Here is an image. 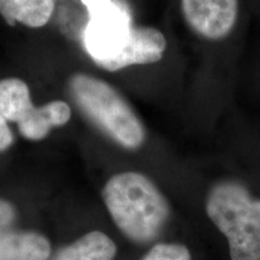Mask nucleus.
<instances>
[{
  "label": "nucleus",
  "mask_w": 260,
  "mask_h": 260,
  "mask_svg": "<svg viewBox=\"0 0 260 260\" xmlns=\"http://www.w3.org/2000/svg\"><path fill=\"white\" fill-rule=\"evenodd\" d=\"M142 260H191L189 249L180 243H158Z\"/></svg>",
  "instance_id": "10"
},
{
  "label": "nucleus",
  "mask_w": 260,
  "mask_h": 260,
  "mask_svg": "<svg viewBox=\"0 0 260 260\" xmlns=\"http://www.w3.org/2000/svg\"><path fill=\"white\" fill-rule=\"evenodd\" d=\"M184 21L207 40H222L232 32L239 15V0H181Z\"/></svg>",
  "instance_id": "6"
},
{
  "label": "nucleus",
  "mask_w": 260,
  "mask_h": 260,
  "mask_svg": "<svg viewBox=\"0 0 260 260\" xmlns=\"http://www.w3.org/2000/svg\"><path fill=\"white\" fill-rule=\"evenodd\" d=\"M14 141V136H12L11 130H10L6 119L0 113V152L8 149Z\"/></svg>",
  "instance_id": "12"
},
{
  "label": "nucleus",
  "mask_w": 260,
  "mask_h": 260,
  "mask_svg": "<svg viewBox=\"0 0 260 260\" xmlns=\"http://www.w3.org/2000/svg\"><path fill=\"white\" fill-rule=\"evenodd\" d=\"M50 241L32 232H5L0 235V260H47Z\"/></svg>",
  "instance_id": "7"
},
{
  "label": "nucleus",
  "mask_w": 260,
  "mask_h": 260,
  "mask_svg": "<svg viewBox=\"0 0 260 260\" xmlns=\"http://www.w3.org/2000/svg\"><path fill=\"white\" fill-rule=\"evenodd\" d=\"M206 213L226 237L232 260H260V199L236 181L211 188Z\"/></svg>",
  "instance_id": "3"
},
{
  "label": "nucleus",
  "mask_w": 260,
  "mask_h": 260,
  "mask_svg": "<svg viewBox=\"0 0 260 260\" xmlns=\"http://www.w3.org/2000/svg\"><path fill=\"white\" fill-rule=\"evenodd\" d=\"M0 113L6 121L16 122L19 133L28 140H42L53 126L69 122L71 110L67 103L54 100L35 107L27 83L19 79L0 81Z\"/></svg>",
  "instance_id": "5"
},
{
  "label": "nucleus",
  "mask_w": 260,
  "mask_h": 260,
  "mask_svg": "<svg viewBox=\"0 0 260 260\" xmlns=\"http://www.w3.org/2000/svg\"><path fill=\"white\" fill-rule=\"evenodd\" d=\"M116 243L106 234L90 232L59 251L54 260H113Z\"/></svg>",
  "instance_id": "9"
},
{
  "label": "nucleus",
  "mask_w": 260,
  "mask_h": 260,
  "mask_svg": "<svg viewBox=\"0 0 260 260\" xmlns=\"http://www.w3.org/2000/svg\"><path fill=\"white\" fill-rule=\"evenodd\" d=\"M69 90L87 118L113 141L128 149H136L144 144V124L111 84L89 75L76 74L69 81Z\"/></svg>",
  "instance_id": "4"
},
{
  "label": "nucleus",
  "mask_w": 260,
  "mask_h": 260,
  "mask_svg": "<svg viewBox=\"0 0 260 260\" xmlns=\"http://www.w3.org/2000/svg\"><path fill=\"white\" fill-rule=\"evenodd\" d=\"M103 199L117 228L136 243L154 241L170 217L167 198L139 172L112 176L104 187Z\"/></svg>",
  "instance_id": "2"
},
{
  "label": "nucleus",
  "mask_w": 260,
  "mask_h": 260,
  "mask_svg": "<svg viewBox=\"0 0 260 260\" xmlns=\"http://www.w3.org/2000/svg\"><path fill=\"white\" fill-rule=\"evenodd\" d=\"M88 14L83 46L107 71L153 64L162 58L167 40L158 29L133 24L132 15L117 0H81Z\"/></svg>",
  "instance_id": "1"
},
{
  "label": "nucleus",
  "mask_w": 260,
  "mask_h": 260,
  "mask_svg": "<svg viewBox=\"0 0 260 260\" xmlns=\"http://www.w3.org/2000/svg\"><path fill=\"white\" fill-rule=\"evenodd\" d=\"M16 218V210L14 205L9 201L0 199V235L8 232Z\"/></svg>",
  "instance_id": "11"
},
{
  "label": "nucleus",
  "mask_w": 260,
  "mask_h": 260,
  "mask_svg": "<svg viewBox=\"0 0 260 260\" xmlns=\"http://www.w3.org/2000/svg\"><path fill=\"white\" fill-rule=\"evenodd\" d=\"M54 11V0H0V15L9 25L41 28Z\"/></svg>",
  "instance_id": "8"
}]
</instances>
